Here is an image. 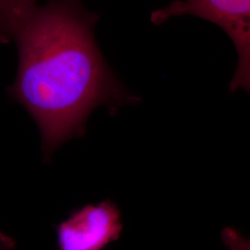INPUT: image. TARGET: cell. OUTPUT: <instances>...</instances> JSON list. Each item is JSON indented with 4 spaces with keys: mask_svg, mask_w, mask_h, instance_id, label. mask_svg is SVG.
I'll use <instances>...</instances> for the list:
<instances>
[{
    "mask_svg": "<svg viewBox=\"0 0 250 250\" xmlns=\"http://www.w3.org/2000/svg\"><path fill=\"white\" fill-rule=\"evenodd\" d=\"M98 19L81 0H48L36 5L14 33L19 66L9 94L35 120L45 159L84 134L96 107L114 112L136 101L99 50L94 36Z\"/></svg>",
    "mask_w": 250,
    "mask_h": 250,
    "instance_id": "6da1fadb",
    "label": "cell"
},
{
    "mask_svg": "<svg viewBox=\"0 0 250 250\" xmlns=\"http://www.w3.org/2000/svg\"><path fill=\"white\" fill-rule=\"evenodd\" d=\"M192 15L221 27L232 39L238 64L231 82V91L250 87V0H175L151 13L156 25L177 16Z\"/></svg>",
    "mask_w": 250,
    "mask_h": 250,
    "instance_id": "7a4b0ae2",
    "label": "cell"
},
{
    "mask_svg": "<svg viewBox=\"0 0 250 250\" xmlns=\"http://www.w3.org/2000/svg\"><path fill=\"white\" fill-rule=\"evenodd\" d=\"M123 229L121 212L110 200L73 211L58 226L61 250H101L119 238Z\"/></svg>",
    "mask_w": 250,
    "mask_h": 250,
    "instance_id": "3957f363",
    "label": "cell"
},
{
    "mask_svg": "<svg viewBox=\"0 0 250 250\" xmlns=\"http://www.w3.org/2000/svg\"><path fill=\"white\" fill-rule=\"evenodd\" d=\"M39 4V0H0V16L8 21L14 32L27 14Z\"/></svg>",
    "mask_w": 250,
    "mask_h": 250,
    "instance_id": "277c9868",
    "label": "cell"
},
{
    "mask_svg": "<svg viewBox=\"0 0 250 250\" xmlns=\"http://www.w3.org/2000/svg\"><path fill=\"white\" fill-rule=\"evenodd\" d=\"M222 240L228 250H250V240L232 227H226L222 232Z\"/></svg>",
    "mask_w": 250,
    "mask_h": 250,
    "instance_id": "5b68a950",
    "label": "cell"
},
{
    "mask_svg": "<svg viewBox=\"0 0 250 250\" xmlns=\"http://www.w3.org/2000/svg\"><path fill=\"white\" fill-rule=\"evenodd\" d=\"M14 29L8 21L0 16V44H5L13 39Z\"/></svg>",
    "mask_w": 250,
    "mask_h": 250,
    "instance_id": "8992f818",
    "label": "cell"
},
{
    "mask_svg": "<svg viewBox=\"0 0 250 250\" xmlns=\"http://www.w3.org/2000/svg\"><path fill=\"white\" fill-rule=\"evenodd\" d=\"M7 238L4 237L1 233H0V250H6L7 248Z\"/></svg>",
    "mask_w": 250,
    "mask_h": 250,
    "instance_id": "52a82bcc",
    "label": "cell"
}]
</instances>
